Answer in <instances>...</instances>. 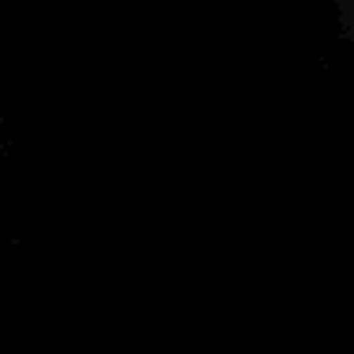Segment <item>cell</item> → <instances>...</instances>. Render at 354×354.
Instances as JSON below:
<instances>
[]
</instances>
